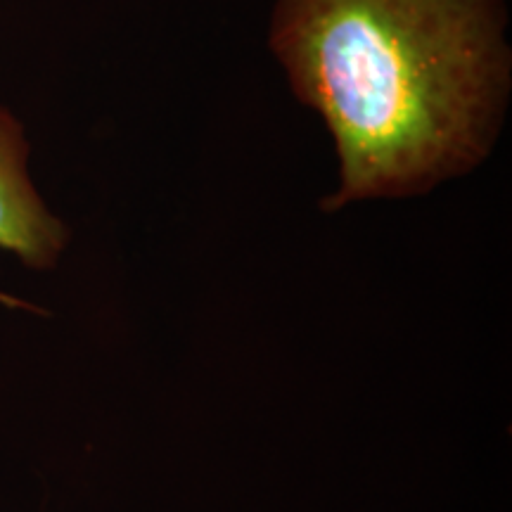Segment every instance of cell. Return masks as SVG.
<instances>
[{"label": "cell", "mask_w": 512, "mask_h": 512, "mask_svg": "<svg viewBox=\"0 0 512 512\" xmlns=\"http://www.w3.org/2000/svg\"><path fill=\"white\" fill-rule=\"evenodd\" d=\"M271 50L335 140L328 211L470 174L501 136L503 0H275Z\"/></svg>", "instance_id": "obj_1"}, {"label": "cell", "mask_w": 512, "mask_h": 512, "mask_svg": "<svg viewBox=\"0 0 512 512\" xmlns=\"http://www.w3.org/2000/svg\"><path fill=\"white\" fill-rule=\"evenodd\" d=\"M31 143L17 114L0 105V252L29 268H53L69 230L38 195L29 171Z\"/></svg>", "instance_id": "obj_2"}, {"label": "cell", "mask_w": 512, "mask_h": 512, "mask_svg": "<svg viewBox=\"0 0 512 512\" xmlns=\"http://www.w3.org/2000/svg\"><path fill=\"white\" fill-rule=\"evenodd\" d=\"M0 302H5V304H10V306H17L19 304L17 299H10L8 294H0Z\"/></svg>", "instance_id": "obj_3"}]
</instances>
